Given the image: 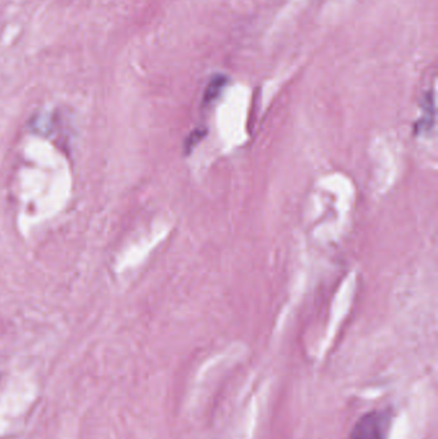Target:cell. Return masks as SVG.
Segmentation results:
<instances>
[{
  "instance_id": "obj_1",
  "label": "cell",
  "mask_w": 438,
  "mask_h": 439,
  "mask_svg": "<svg viewBox=\"0 0 438 439\" xmlns=\"http://www.w3.org/2000/svg\"><path fill=\"white\" fill-rule=\"evenodd\" d=\"M393 414L391 410H373L362 415L348 439H388Z\"/></svg>"
},
{
  "instance_id": "obj_2",
  "label": "cell",
  "mask_w": 438,
  "mask_h": 439,
  "mask_svg": "<svg viewBox=\"0 0 438 439\" xmlns=\"http://www.w3.org/2000/svg\"><path fill=\"white\" fill-rule=\"evenodd\" d=\"M434 116H436V109H434V98L433 93H428L425 96L424 104H423V115L422 118L415 125V133L422 134L428 130H431L434 125Z\"/></svg>"
},
{
  "instance_id": "obj_3",
  "label": "cell",
  "mask_w": 438,
  "mask_h": 439,
  "mask_svg": "<svg viewBox=\"0 0 438 439\" xmlns=\"http://www.w3.org/2000/svg\"><path fill=\"white\" fill-rule=\"evenodd\" d=\"M224 84H225L224 77L213 79V81L208 85V88H207L206 94H205V102L215 101V99L218 98V96H219L221 89L224 88Z\"/></svg>"
}]
</instances>
